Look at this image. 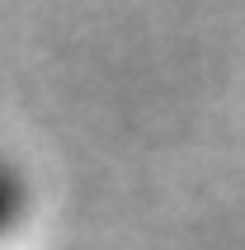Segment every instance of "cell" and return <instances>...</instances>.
Listing matches in <instances>:
<instances>
[{
  "label": "cell",
  "instance_id": "6da1fadb",
  "mask_svg": "<svg viewBox=\"0 0 245 250\" xmlns=\"http://www.w3.org/2000/svg\"><path fill=\"white\" fill-rule=\"evenodd\" d=\"M19 208H24V189H19V180H14L10 170L0 166V231L19 217Z\"/></svg>",
  "mask_w": 245,
  "mask_h": 250
}]
</instances>
